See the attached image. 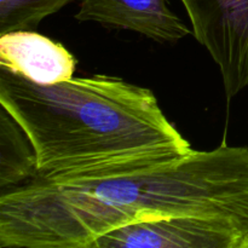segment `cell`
<instances>
[{"label": "cell", "instance_id": "obj_1", "mask_svg": "<svg viewBox=\"0 0 248 248\" xmlns=\"http://www.w3.org/2000/svg\"><path fill=\"white\" fill-rule=\"evenodd\" d=\"M173 217L248 232V148L222 144L169 160L69 177H35L0 194L1 248H92L125 225Z\"/></svg>", "mask_w": 248, "mask_h": 248}, {"label": "cell", "instance_id": "obj_2", "mask_svg": "<svg viewBox=\"0 0 248 248\" xmlns=\"http://www.w3.org/2000/svg\"><path fill=\"white\" fill-rule=\"evenodd\" d=\"M0 107L31 140L36 177L140 166L193 150L152 90L118 77L39 85L0 67Z\"/></svg>", "mask_w": 248, "mask_h": 248}, {"label": "cell", "instance_id": "obj_3", "mask_svg": "<svg viewBox=\"0 0 248 248\" xmlns=\"http://www.w3.org/2000/svg\"><path fill=\"white\" fill-rule=\"evenodd\" d=\"M196 40L219 68L228 101L248 86V0H181Z\"/></svg>", "mask_w": 248, "mask_h": 248}, {"label": "cell", "instance_id": "obj_4", "mask_svg": "<svg viewBox=\"0 0 248 248\" xmlns=\"http://www.w3.org/2000/svg\"><path fill=\"white\" fill-rule=\"evenodd\" d=\"M92 248H248V232L217 218L173 217L125 225Z\"/></svg>", "mask_w": 248, "mask_h": 248}, {"label": "cell", "instance_id": "obj_5", "mask_svg": "<svg viewBox=\"0 0 248 248\" xmlns=\"http://www.w3.org/2000/svg\"><path fill=\"white\" fill-rule=\"evenodd\" d=\"M75 18L140 33L157 43H176L191 33L169 0H81Z\"/></svg>", "mask_w": 248, "mask_h": 248}, {"label": "cell", "instance_id": "obj_6", "mask_svg": "<svg viewBox=\"0 0 248 248\" xmlns=\"http://www.w3.org/2000/svg\"><path fill=\"white\" fill-rule=\"evenodd\" d=\"M75 60L60 43L33 31L0 35V67L39 85H55L73 78Z\"/></svg>", "mask_w": 248, "mask_h": 248}, {"label": "cell", "instance_id": "obj_7", "mask_svg": "<svg viewBox=\"0 0 248 248\" xmlns=\"http://www.w3.org/2000/svg\"><path fill=\"white\" fill-rule=\"evenodd\" d=\"M33 145L17 121L0 109V190L5 191L35 178Z\"/></svg>", "mask_w": 248, "mask_h": 248}, {"label": "cell", "instance_id": "obj_8", "mask_svg": "<svg viewBox=\"0 0 248 248\" xmlns=\"http://www.w3.org/2000/svg\"><path fill=\"white\" fill-rule=\"evenodd\" d=\"M73 0H0V35L31 31Z\"/></svg>", "mask_w": 248, "mask_h": 248}]
</instances>
